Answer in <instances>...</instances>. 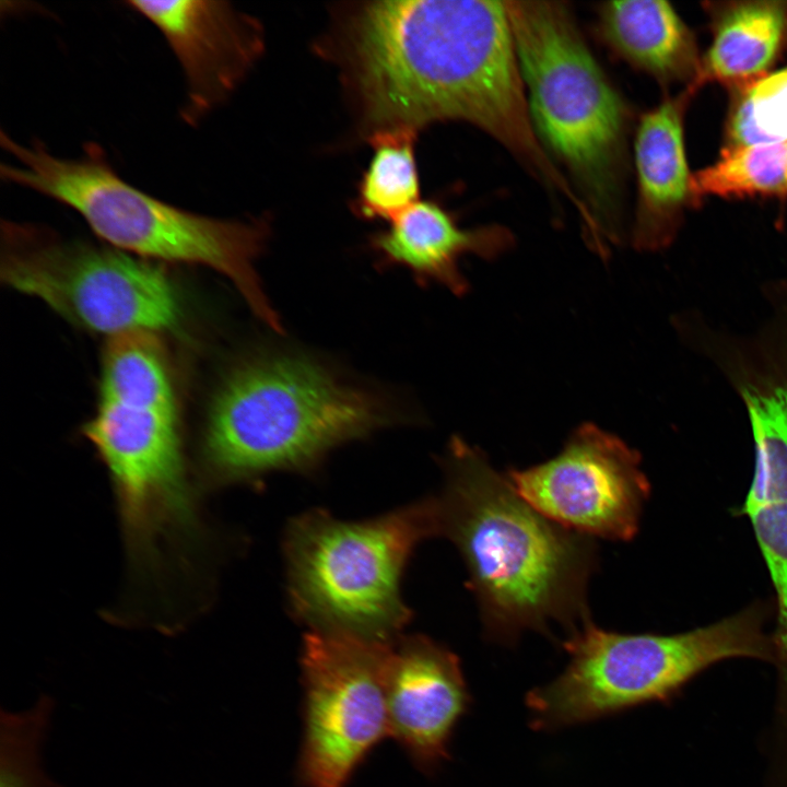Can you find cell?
<instances>
[{"mask_svg": "<svg viewBox=\"0 0 787 787\" xmlns=\"http://www.w3.org/2000/svg\"><path fill=\"white\" fill-rule=\"evenodd\" d=\"M329 45L366 138L469 122L580 204L532 127L505 1L363 2L344 10Z\"/></svg>", "mask_w": 787, "mask_h": 787, "instance_id": "obj_1", "label": "cell"}, {"mask_svg": "<svg viewBox=\"0 0 787 787\" xmlns=\"http://www.w3.org/2000/svg\"><path fill=\"white\" fill-rule=\"evenodd\" d=\"M435 497L438 536L459 551L486 636L512 644L526 631L566 635L589 620L591 538L543 516L480 449L455 436Z\"/></svg>", "mask_w": 787, "mask_h": 787, "instance_id": "obj_2", "label": "cell"}, {"mask_svg": "<svg viewBox=\"0 0 787 787\" xmlns=\"http://www.w3.org/2000/svg\"><path fill=\"white\" fill-rule=\"evenodd\" d=\"M383 398L295 352L265 353L237 365L212 402L203 460L220 484L314 472L336 447L391 425Z\"/></svg>", "mask_w": 787, "mask_h": 787, "instance_id": "obj_3", "label": "cell"}, {"mask_svg": "<svg viewBox=\"0 0 787 787\" xmlns=\"http://www.w3.org/2000/svg\"><path fill=\"white\" fill-rule=\"evenodd\" d=\"M529 116L567 168L591 221L587 243L606 255L623 231L632 111L562 1H505Z\"/></svg>", "mask_w": 787, "mask_h": 787, "instance_id": "obj_4", "label": "cell"}, {"mask_svg": "<svg viewBox=\"0 0 787 787\" xmlns=\"http://www.w3.org/2000/svg\"><path fill=\"white\" fill-rule=\"evenodd\" d=\"M0 144L12 158L0 166L4 181L69 207L113 248L222 273L258 319L282 331L255 268L268 238L263 221L211 218L163 201L121 178L97 143H86L79 157H60L2 130Z\"/></svg>", "mask_w": 787, "mask_h": 787, "instance_id": "obj_5", "label": "cell"}, {"mask_svg": "<svg viewBox=\"0 0 787 787\" xmlns=\"http://www.w3.org/2000/svg\"><path fill=\"white\" fill-rule=\"evenodd\" d=\"M432 536H438L435 497L363 521L324 509L293 518L283 540L291 612L310 631L396 642L411 619L403 571Z\"/></svg>", "mask_w": 787, "mask_h": 787, "instance_id": "obj_6", "label": "cell"}, {"mask_svg": "<svg viewBox=\"0 0 787 787\" xmlns=\"http://www.w3.org/2000/svg\"><path fill=\"white\" fill-rule=\"evenodd\" d=\"M563 647L569 656L565 670L526 696L535 729L553 730L667 700L728 658L774 657L772 639L753 610L673 635L620 634L589 619L566 635Z\"/></svg>", "mask_w": 787, "mask_h": 787, "instance_id": "obj_7", "label": "cell"}, {"mask_svg": "<svg viewBox=\"0 0 787 787\" xmlns=\"http://www.w3.org/2000/svg\"><path fill=\"white\" fill-rule=\"evenodd\" d=\"M1 233V280L68 320L111 338L179 326L177 292L151 260L28 223L3 221Z\"/></svg>", "mask_w": 787, "mask_h": 787, "instance_id": "obj_8", "label": "cell"}, {"mask_svg": "<svg viewBox=\"0 0 787 787\" xmlns=\"http://www.w3.org/2000/svg\"><path fill=\"white\" fill-rule=\"evenodd\" d=\"M84 432L111 475L132 564L150 574L197 528L175 396L99 395Z\"/></svg>", "mask_w": 787, "mask_h": 787, "instance_id": "obj_9", "label": "cell"}, {"mask_svg": "<svg viewBox=\"0 0 787 787\" xmlns=\"http://www.w3.org/2000/svg\"><path fill=\"white\" fill-rule=\"evenodd\" d=\"M393 643L321 631L304 635L303 739L297 762L303 787H346L389 736L386 674Z\"/></svg>", "mask_w": 787, "mask_h": 787, "instance_id": "obj_10", "label": "cell"}, {"mask_svg": "<svg viewBox=\"0 0 787 787\" xmlns=\"http://www.w3.org/2000/svg\"><path fill=\"white\" fill-rule=\"evenodd\" d=\"M767 313L752 331L716 327L698 312L676 321L682 341L707 359L745 407L755 468L743 512L787 503V280L763 287Z\"/></svg>", "mask_w": 787, "mask_h": 787, "instance_id": "obj_11", "label": "cell"}, {"mask_svg": "<svg viewBox=\"0 0 787 787\" xmlns=\"http://www.w3.org/2000/svg\"><path fill=\"white\" fill-rule=\"evenodd\" d=\"M505 474L535 509L589 538L631 540L649 493L639 454L588 423L553 458Z\"/></svg>", "mask_w": 787, "mask_h": 787, "instance_id": "obj_12", "label": "cell"}, {"mask_svg": "<svg viewBox=\"0 0 787 787\" xmlns=\"http://www.w3.org/2000/svg\"><path fill=\"white\" fill-rule=\"evenodd\" d=\"M163 35L184 75L183 120L196 125L223 103L262 49L254 17L225 1H128Z\"/></svg>", "mask_w": 787, "mask_h": 787, "instance_id": "obj_13", "label": "cell"}, {"mask_svg": "<svg viewBox=\"0 0 787 787\" xmlns=\"http://www.w3.org/2000/svg\"><path fill=\"white\" fill-rule=\"evenodd\" d=\"M389 736L422 772L434 773L470 705L458 657L422 635L392 645L386 674Z\"/></svg>", "mask_w": 787, "mask_h": 787, "instance_id": "obj_14", "label": "cell"}, {"mask_svg": "<svg viewBox=\"0 0 787 787\" xmlns=\"http://www.w3.org/2000/svg\"><path fill=\"white\" fill-rule=\"evenodd\" d=\"M697 92L694 86L683 87L639 117L633 148L637 198L631 231L632 244L638 250L669 247L686 212L702 202L684 139L685 115Z\"/></svg>", "mask_w": 787, "mask_h": 787, "instance_id": "obj_15", "label": "cell"}, {"mask_svg": "<svg viewBox=\"0 0 787 787\" xmlns=\"http://www.w3.org/2000/svg\"><path fill=\"white\" fill-rule=\"evenodd\" d=\"M513 244V235L503 226L462 228L441 204L421 199L369 237L381 268L403 267L420 284L435 282L456 295L468 290L459 269L463 255L493 259Z\"/></svg>", "mask_w": 787, "mask_h": 787, "instance_id": "obj_16", "label": "cell"}, {"mask_svg": "<svg viewBox=\"0 0 787 787\" xmlns=\"http://www.w3.org/2000/svg\"><path fill=\"white\" fill-rule=\"evenodd\" d=\"M597 12V33L618 58L666 87L694 86L702 54L694 33L669 2L607 1Z\"/></svg>", "mask_w": 787, "mask_h": 787, "instance_id": "obj_17", "label": "cell"}, {"mask_svg": "<svg viewBox=\"0 0 787 787\" xmlns=\"http://www.w3.org/2000/svg\"><path fill=\"white\" fill-rule=\"evenodd\" d=\"M712 42L702 54L694 86L720 83L728 90L772 71L787 46V1H706Z\"/></svg>", "mask_w": 787, "mask_h": 787, "instance_id": "obj_18", "label": "cell"}, {"mask_svg": "<svg viewBox=\"0 0 787 787\" xmlns=\"http://www.w3.org/2000/svg\"><path fill=\"white\" fill-rule=\"evenodd\" d=\"M367 140L373 154L360 180L353 209L362 219L390 222L420 200L416 133L384 131Z\"/></svg>", "mask_w": 787, "mask_h": 787, "instance_id": "obj_19", "label": "cell"}, {"mask_svg": "<svg viewBox=\"0 0 787 787\" xmlns=\"http://www.w3.org/2000/svg\"><path fill=\"white\" fill-rule=\"evenodd\" d=\"M744 514L751 519L777 599L772 637L773 661L778 668L774 760L787 770V503L763 505Z\"/></svg>", "mask_w": 787, "mask_h": 787, "instance_id": "obj_20", "label": "cell"}, {"mask_svg": "<svg viewBox=\"0 0 787 787\" xmlns=\"http://www.w3.org/2000/svg\"><path fill=\"white\" fill-rule=\"evenodd\" d=\"M693 178L702 200L707 196L787 197V140L721 151L714 164Z\"/></svg>", "mask_w": 787, "mask_h": 787, "instance_id": "obj_21", "label": "cell"}, {"mask_svg": "<svg viewBox=\"0 0 787 787\" xmlns=\"http://www.w3.org/2000/svg\"><path fill=\"white\" fill-rule=\"evenodd\" d=\"M54 712L55 701L46 693L27 708H1L0 787H61L44 762Z\"/></svg>", "mask_w": 787, "mask_h": 787, "instance_id": "obj_22", "label": "cell"}, {"mask_svg": "<svg viewBox=\"0 0 787 787\" xmlns=\"http://www.w3.org/2000/svg\"><path fill=\"white\" fill-rule=\"evenodd\" d=\"M728 91L721 151L787 140V66Z\"/></svg>", "mask_w": 787, "mask_h": 787, "instance_id": "obj_23", "label": "cell"}]
</instances>
